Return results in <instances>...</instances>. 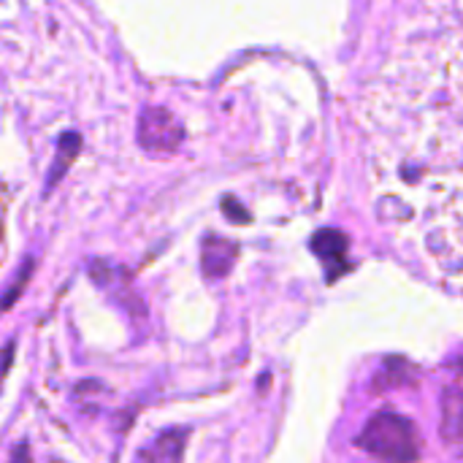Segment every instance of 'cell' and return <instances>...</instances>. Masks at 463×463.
<instances>
[{
    "instance_id": "cell-6",
    "label": "cell",
    "mask_w": 463,
    "mask_h": 463,
    "mask_svg": "<svg viewBox=\"0 0 463 463\" xmlns=\"http://www.w3.org/2000/svg\"><path fill=\"white\" fill-rule=\"evenodd\" d=\"M8 463H33V458H30V448H27V445H16Z\"/></svg>"
},
{
    "instance_id": "cell-1",
    "label": "cell",
    "mask_w": 463,
    "mask_h": 463,
    "mask_svg": "<svg viewBox=\"0 0 463 463\" xmlns=\"http://www.w3.org/2000/svg\"><path fill=\"white\" fill-rule=\"evenodd\" d=\"M358 448L385 463H415L420 458V434L399 412H377L358 437Z\"/></svg>"
},
{
    "instance_id": "cell-4",
    "label": "cell",
    "mask_w": 463,
    "mask_h": 463,
    "mask_svg": "<svg viewBox=\"0 0 463 463\" xmlns=\"http://www.w3.org/2000/svg\"><path fill=\"white\" fill-rule=\"evenodd\" d=\"M182 450H184V431H168L160 434L136 463H179L182 461Z\"/></svg>"
},
{
    "instance_id": "cell-5",
    "label": "cell",
    "mask_w": 463,
    "mask_h": 463,
    "mask_svg": "<svg viewBox=\"0 0 463 463\" xmlns=\"http://www.w3.org/2000/svg\"><path fill=\"white\" fill-rule=\"evenodd\" d=\"M233 260H236V244L222 241V239L206 241V247H203V271H206L209 277H222V274H228L231 266H233Z\"/></svg>"
},
{
    "instance_id": "cell-2",
    "label": "cell",
    "mask_w": 463,
    "mask_h": 463,
    "mask_svg": "<svg viewBox=\"0 0 463 463\" xmlns=\"http://www.w3.org/2000/svg\"><path fill=\"white\" fill-rule=\"evenodd\" d=\"M182 141V128L163 109H149L141 117V144L157 152H171Z\"/></svg>"
},
{
    "instance_id": "cell-3",
    "label": "cell",
    "mask_w": 463,
    "mask_h": 463,
    "mask_svg": "<svg viewBox=\"0 0 463 463\" xmlns=\"http://www.w3.org/2000/svg\"><path fill=\"white\" fill-rule=\"evenodd\" d=\"M439 437L450 453L463 456V388H445L442 391Z\"/></svg>"
}]
</instances>
